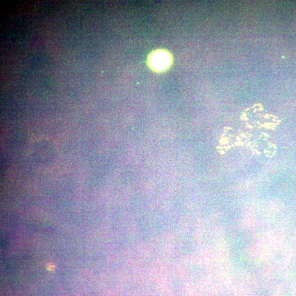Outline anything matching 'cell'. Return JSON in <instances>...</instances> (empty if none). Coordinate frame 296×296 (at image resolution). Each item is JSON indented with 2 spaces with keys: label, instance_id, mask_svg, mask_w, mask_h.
<instances>
[{
  "label": "cell",
  "instance_id": "obj_1",
  "mask_svg": "<svg viewBox=\"0 0 296 296\" xmlns=\"http://www.w3.org/2000/svg\"><path fill=\"white\" fill-rule=\"evenodd\" d=\"M170 55L164 51L156 52L150 58V64L152 68L157 70H163L169 66Z\"/></svg>",
  "mask_w": 296,
  "mask_h": 296
}]
</instances>
